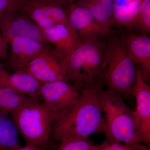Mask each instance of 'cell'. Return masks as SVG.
<instances>
[{
	"label": "cell",
	"mask_w": 150,
	"mask_h": 150,
	"mask_svg": "<svg viewBox=\"0 0 150 150\" xmlns=\"http://www.w3.org/2000/svg\"><path fill=\"white\" fill-rule=\"evenodd\" d=\"M100 86L80 91L74 106L54 122L51 134L53 142L87 138L94 134L104 135L106 127L97 97L98 89Z\"/></svg>",
	"instance_id": "6da1fadb"
},
{
	"label": "cell",
	"mask_w": 150,
	"mask_h": 150,
	"mask_svg": "<svg viewBox=\"0 0 150 150\" xmlns=\"http://www.w3.org/2000/svg\"><path fill=\"white\" fill-rule=\"evenodd\" d=\"M106 43L100 84L107 91L131 102L137 68L126 51L123 35H112Z\"/></svg>",
	"instance_id": "7a4b0ae2"
},
{
	"label": "cell",
	"mask_w": 150,
	"mask_h": 150,
	"mask_svg": "<svg viewBox=\"0 0 150 150\" xmlns=\"http://www.w3.org/2000/svg\"><path fill=\"white\" fill-rule=\"evenodd\" d=\"M97 97L106 127L104 141L142 143L134 110L127 106L122 97L100 86Z\"/></svg>",
	"instance_id": "3957f363"
},
{
	"label": "cell",
	"mask_w": 150,
	"mask_h": 150,
	"mask_svg": "<svg viewBox=\"0 0 150 150\" xmlns=\"http://www.w3.org/2000/svg\"><path fill=\"white\" fill-rule=\"evenodd\" d=\"M106 49V42L101 39L83 43L65 61L69 82L79 91L101 85Z\"/></svg>",
	"instance_id": "277c9868"
},
{
	"label": "cell",
	"mask_w": 150,
	"mask_h": 150,
	"mask_svg": "<svg viewBox=\"0 0 150 150\" xmlns=\"http://www.w3.org/2000/svg\"><path fill=\"white\" fill-rule=\"evenodd\" d=\"M10 115L26 144L46 149L56 148L51 138L55 120L43 103L29 98Z\"/></svg>",
	"instance_id": "5b68a950"
},
{
	"label": "cell",
	"mask_w": 150,
	"mask_h": 150,
	"mask_svg": "<svg viewBox=\"0 0 150 150\" xmlns=\"http://www.w3.org/2000/svg\"><path fill=\"white\" fill-rule=\"evenodd\" d=\"M80 94V92L74 86L62 81L43 83L40 91L43 104L55 122L74 106Z\"/></svg>",
	"instance_id": "8992f818"
},
{
	"label": "cell",
	"mask_w": 150,
	"mask_h": 150,
	"mask_svg": "<svg viewBox=\"0 0 150 150\" xmlns=\"http://www.w3.org/2000/svg\"><path fill=\"white\" fill-rule=\"evenodd\" d=\"M67 17L70 28L83 43L109 36L111 28L105 26L83 6L74 2L67 5Z\"/></svg>",
	"instance_id": "52a82bcc"
},
{
	"label": "cell",
	"mask_w": 150,
	"mask_h": 150,
	"mask_svg": "<svg viewBox=\"0 0 150 150\" xmlns=\"http://www.w3.org/2000/svg\"><path fill=\"white\" fill-rule=\"evenodd\" d=\"M24 71L42 83L59 81L69 82L64 62L50 46L30 62Z\"/></svg>",
	"instance_id": "ba28073f"
},
{
	"label": "cell",
	"mask_w": 150,
	"mask_h": 150,
	"mask_svg": "<svg viewBox=\"0 0 150 150\" xmlns=\"http://www.w3.org/2000/svg\"><path fill=\"white\" fill-rule=\"evenodd\" d=\"M0 30L8 42L14 37L22 36L50 46L44 37L43 30L21 11L0 15Z\"/></svg>",
	"instance_id": "9c48e42d"
},
{
	"label": "cell",
	"mask_w": 150,
	"mask_h": 150,
	"mask_svg": "<svg viewBox=\"0 0 150 150\" xmlns=\"http://www.w3.org/2000/svg\"><path fill=\"white\" fill-rule=\"evenodd\" d=\"M134 93L136 102L134 111L142 143L150 148V86L138 69Z\"/></svg>",
	"instance_id": "30bf717a"
},
{
	"label": "cell",
	"mask_w": 150,
	"mask_h": 150,
	"mask_svg": "<svg viewBox=\"0 0 150 150\" xmlns=\"http://www.w3.org/2000/svg\"><path fill=\"white\" fill-rule=\"evenodd\" d=\"M11 53L7 63L14 71H24L31 62L47 45L29 38L16 36L9 40Z\"/></svg>",
	"instance_id": "8fae6325"
},
{
	"label": "cell",
	"mask_w": 150,
	"mask_h": 150,
	"mask_svg": "<svg viewBox=\"0 0 150 150\" xmlns=\"http://www.w3.org/2000/svg\"><path fill=\"white\" fill-rule=\"evenodd\" d=\"M126 51L146 82L150 80V38L129 33L123 35Z\"/></svg>",
	"instance_id": "7c38bea8"
},
{
	"label": "cell",
	"mask_w": 150,
	"mask_h": 150,
	"mask_svg": "<svg viewBox=\"0 0 150 150\" xmlns=\"http://www.w3.org/2000/svg\"><path fill=\"white\" fill-rule=\"evenodd\" d=\"M43 32L47 42L54 46L56 54L65 63L74 50L83 43L70 28L61 23L43 30Z\"/></svg>",
	"instance_id": "4fadbf2b"
},
{
	"label": "cell",
	"mask_w": 150,
	"mask_h": 150,
	"mask_svg": "<svg viewBox=\"0 0 150 150\" xmlns=\"http://www.w3.org/2000/svg\"><path fill=\"white\" fill-rule=\"evenodd\" d=\"M43 83L25 71H16L13 74L6 71L0 76V87L10 88L33 99L40 96Z\"/></svg>",
	"instance_id": "5bb4252c"
},
{
	"label": "cell",
	"mask_w": 150,
	"mask_h": 150,
	"mask_svg": "<svg viewBox=\"0 0 150 150\" xmlns=\"http://www.w3.org/2000/svg\"><path fill=\"white\" fill-rule=\"evenodd\" d=\"M75 1L87 8L105 26L111 28L113 0H76Z\"/></svg>",
	"instance_id": "9a60e30c"
},
{
	"label": "cell",
	"mask_w": 150,
	"mask_h": 150,
	"mask_svg": "<svg viewBox=\"0 0 150 150\" xmlns=\"http://www.w3.org/2000/svg\"><path fill=\"white\" fill-rule=\"evenodd\" d=\"M10 114H0V149H13L21 146L18 131Z\"/></svg>",
	"instance_id": "2e32d148"
},
{
	"label": "cell",
	"mask_w": 150,
	"mask_h": 150,
	"mask_svg": "<svg viewBox=\"0 0 150 150\" xmlns=\"http://www.w3.org/2000/svg\"><path fill=\"white\" fill-rule=\"evenodd\" d=\"M142 0H133L126 4H114L111 25L113 23L124 25L131 29L133 23L139 12Z\"/></svg>",
	"instance_id": "e0dca14e"
},
{
	"label": "cell",
	"mask_w": 150,
	"mask_h": 150,
	"mask_svg": "<svg viewBox=\"0 0 150 150\" xmlns=\"http://www.w3.org/2000/svg\"><path fill=\"white\" fill-rule=\"evenodd\" d=\"M42 29H46L56 24L44 8L32 0H26L21 11Z\"/></svg>",
	"instance_id": "ac0fdd59"
},
{
	"label": "cell",
	"mask_w": 150,
	"mask_h": 150,
	"mask_svg": "<svg viewBox=\"0 0 150 150\" xmlns=\"http://www.w3.org/2000/svg\"><path fill=\"white\" fill-rule=\"evenodd\" d=\"M29 98L10 88L0 87V114H10Z\"/></svg>",
	"instance_id": "d6986e66"
},
{
	"label": "cell",
	"mask_w": 150,
	"mask_h": 150,
	"mask_svg": "<svg viewBox=\"0 0 150 150\" xmlns=\"http://www.w3.org/2000/svg\"><path fill=\"white\" fill-rule=\"evenodd\" d=\"M32 1L45 9L48 15L55 23L65 25L70 28L67 17V4L43 0Z\"/></svg>",
	"instance_id": "ffe728a7"
},
{
	"label": "cell",
	"mask_w": 150,
	"mask_h": 150,
	"mask_svg": "<svg viewBox=\"0 0 150 150\" xmlns=\"http://www.w3.org/2000/svg\"><path fill=\"white\" fill-rule=\"evenodd\" d=\"M132 28L139 34L148 35L150 33V0H142Z\"/></svg>",
	"instance_id": "44dd1931"
},
{
	"label": "cell",
	"mask_w": 150,
	"mask_h": 150,
	"mask_svg": "<svg viewBox=\"0 0 150 150\" xmlns=\"http://www.w3.org/2000/svg\"><path fill=\"white\" fill-rule=\"evenodd\" d=\"M56 150H91L94 144L89 137L81 139H65L60 141Z\"/></svg>",
	"instance_id": "7402d4cb"
},
{
	"label": "cell",
	"mask_w": 150,
	"mask_h": 150,
	"mask_svg": "<svg viewBox=\"0 0 150 150\" xmlns=\"http://www.w3.org/2000/svg\"><path fill=\"white\" fill-rule=\"evenodd\" d=\"M91 150H150V148L141 143L130 144L103 141L100 144H95Z\"/></svg>",
	"instance_id": "603a6c76"
},
{
	"label": "cell",
	"mask_w": 150,
	"mask_h": 150,
	"mask_svg": "<svg viewBox=\"0 0 150 150\" xmlns=\"http://www.w3.org/2000/svg\"><path fill=\"white\" fill-rule=\"evenodd\" d=\"M25 2L26 0H0V15L21 11Z\"/></svg>",
	"instance_id": "cb8c5ba5"
},
{
	"label": "cell",
	"mask_w": 150,
	"mask_h": 150,
	"mask_svg": "<svg viewBox=\"0 0 150 150\" xmlns=\"http://www.w3.org/2000/svg\"><path fill=\"white\" fill-rule=\"evenodd\" d=\"M8 43L7 40L0 33V59L7 60L8 54Z\"/></svg>",
	"instance_id": "d4e9b609"
},
{
	"label": "cell",
	"mask_w": 150,
	"mask_h": 150,
	"mask_svg": "<svg viewBox=\"0 0 150 150\" xmlns=\"http://www.w3.org/2000/svg\"><path fill=\"white\" fill-rule=\"evenodd\" d=\"M0 150H47L45 148L41 147L36 146L33 145H28L26 144L24 146L22 147L21 146L16 149H1Z\"/></svg>",
	"instance_id": "484cf974"
},
{
	"label": "cell",
	"mask_w": 150,
	"mask_h": 150,
	"mask_svg": "<svg viewBox=\"0 0 150 150\" xmlns=\"http://www.w3.org/2000/svg\"><path fill=\"white\" fill-rule=\"evenodd\" d=\"M43 1H47L54 2H58L68 4L74 2L76 0H43Z\"/></svg>",
	"instance_id": "4316f807"
},
{
	"label": "cell",
	"mask_w": 150,
	"mask_h": 150,
	"mask_svg": "<svg viewBox=\"0 0 150 150\" xmlns=\"http://www.w3.org/2000/svg\"><path fill=\"white\" fill-rule=\"evenodd\" d=\"M133 0H113L114 4L116 5H122L126 4Z\"/></svg>",
	"instance_id": "83f0119b"
},
{
	"label": "cell",
	"mask_w": 150,
	"mask_h": 150,
	"mask_svg": "<svg viewBox=\"0 0 150 150\" xmlns=\"http://www.w3.org/2000/svg\"><path fill=\"white\" fill-rule=\"evenodd\" d=\"M6 72V71L4 69L3 65L1 63V59H0V76L4 74Z\"/></svg>",
	"instance_id": "f1b7e54d"
}]
</instances>
